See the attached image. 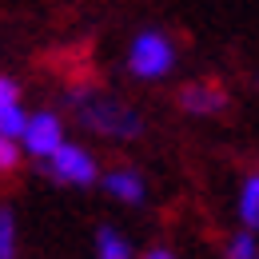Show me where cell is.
Returning a JSON list of instances; mask_svg holds the SVG:
<instances>
[{"instance_id": "obj_5", "label": "cell", "mask_w": 259, "mask_h": 259, "mask_svg": "<svg viewBox=\"0 0 259 259\" xmlns=\"http://www.w3.org/2000/svg\"><path fill=\"white\" fill-rule=\"evenodd\" d=\"M52 171H56L60 180H68V184H92V180H96V163H92V156L80 152V148H68V144L52 156Z\"/></svg>"}, {"instance_id": "obj_2", "label": "cell", "mask_w": 259, "mask_h": 259, "mask_svg": "<svg viewBox=\"0 0 259 259\" xmlns=\"http://www.w3.org/2000/svg\"><path fill=\"white\" fill-rule=\"evenodd\" d=\"M171 64H176V48H171V40L163 32H144L132 44L128 68L136 76H163Z\"/></svg>"}, {"instance_id": "obj_7", "label": "cell", "mask_w": 259, "mask_h": 259, "mask_svg": "<svg viewBox=\"0 0 259 259\" xmlns=\"http://www.w3.org/2000/svg\"><path fill=\"white\" fill-rule=\"evenodd\" d=\"M104 188L112 195H120V199H128V203H140V195H144L140 176H132V171H112V176L104 180Z\"/></svg>"}, {"instance_id": "obj_14", "label": "cell", "mask_w": 259, "mask_h": 259, "mask_svg": "<svg viewBox=\"0 0 259 259\" xmlns=\"http://www.w3.org/2000/svg\"><path fill=\"white\" fill-rule=\"evenodd\" d=\"M144 259H176V255H171V251H160V247H156V251H148Z\"/></svg>"}, {"instance_id": "obj_6", "label": "cell", "mask_w": 259, "mask_h": 259, "mask_svg": "<svg viewBox=\"0 0 259 259\" xmlns=\"http://www.w3.org/2000/svg\"><path fill=\"white\" fill-rule=\"evenodd\" d=\"M239 220L247 231L259 227V176H247L243 180V195H239Z\"/></svg>"}, {"instance_id": "obj_1", "label": "cell", "mask_w": 259, "mask_h": 259, "mask_svg": "<svg viewBox=\"0 0 259 259\" xmlns=\"http://www.w3.org/2000/svg\"><path fill=\"white\" fill-rule=\"evenodd\" d=\"M76 108V120L92 132H104V136H136L140 132V116L128 112L120 100L108 96H76L72 100Z\"/></svg>"}, {"instance_id": "obj_12", "label": "cell", "mask_w": 259, "mask_h": 259, "mask_svg": "<svg viewBox=\"0 0 259 259\" xmlns=\"http://www.w3.org/2000/svg\"><path fill=\"white\" fill-rule=\"evenodd\" d=\"M0 259H12V215L0 211Z\"/></svg>"}, {"instance_id": "obj_9", "label": "cell", "mask_w": 259, "mask_h": 259, "mask_svg": "<svg viewBox=\"0 0 259 259\" xmlns=\"http://www.w3.org/2000/svg\"><path fill=\"white\" fill-rule=\"evenodd\" d=\"M28 132V116L16 104H0V136H20Z\"/></svg>"}, {"instance_id": "obj_3", "label": "cell", "mask_w": 259, "mask_h": 259, "mask_svg": "<svg viewBox=\"0 0 259 259\" xmlns=\"http://www.w3.org/2000/svg\"><path fill=\"white\" fill-rule=\"evenodd\" d=\"M176 100H180L184 112H195V116H215L227 108V92L220 80H192L176 92Z\"/></svg>"}, {"instance_id": "obj_8", "label": "cell", "mask_w": 259, "mask_h": 259, "mask_svg": "<svg viewBox=\"0 0 259 259\" xmlns=\"http://www.w3.org/2000/svg\"><path fill=\"white\" fill-rule=\"evenodd\" d=\"M96 251H100V259H128V239H120L112 227H100Z\"/></svg>"}, {"instance_id": "obj_10", "label": "cell", "mask_w": 259, "mask_h": 259, "mask_svg": "<svg viewBox=\"0 0 259 259\" xmlns=\"http://www.w3.org/2000/svg\"><path fill=\"white\" fill-rule=\"evenodd\" d=\"M227 259H255V231H239L227 243Z\"/></svg>"}, {"instance_id": "obj_11", "label": "cell", "mask_w": 259, "mask_h": 259, "mask_svg": "<svg viewBox=\"0 0 259 259\" xmlns=\"http://www.w3.org/2000/svg\"><path fill=\"white\" fill-rule=\"evenodd\" d=\"M12 171H20V152L8 136H0V176H12Z\"/></svg>"}, {"instance_id": "obj_4", "label": "cell", "mask_w": 259, "mask_h": 259, "mask_svg": "<svg viewBox=\"0 0 259 259\" xmlns=\"http://www.w3.org/2000/svg\"><path fill=\"white\" fill-rule=\"evenodd\" d=\"M24 140H28V152H32V156H56V152L64 148L60 120H56L52 112L32 116V120H28V132H24Z\"/></svg>"}, {"instance_id": "obj_13", "label": "cell", "mask_w": 259, "mask_h": 259, "mask_svg": "<svg viewBox=\"0 0 259 259\" xmlns=\"http://www.w3.org/2000/svg\"><path fill=\"white\" fill-rule=\"evenodd\" d=\"M0 104H16V84L12 80H0Z\"/></svg>"}]
</instances>
